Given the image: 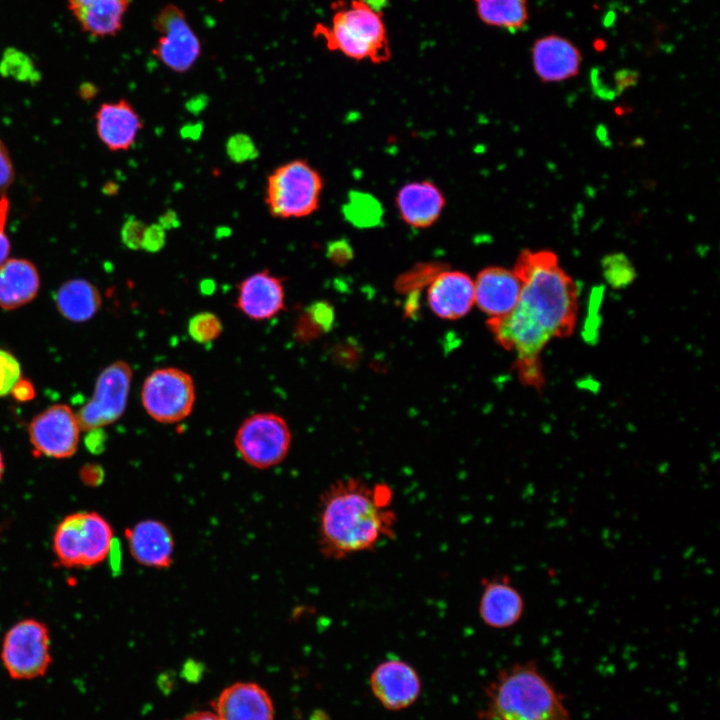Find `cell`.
<instances>
[{"label": "cell", "instance_id": "cb8c5ba5", "mask_svg": "<svg viewBox=\"0 0 720 720\" xmlns=\"http://www.w3.org/2000/svg\"><path fill=\"white\" fill-rule=\"evenodd\" d=\"M40 287L36 266L27 259H7L0 265V307L13 310L32 301Z\"/></svg>", "mask_w": 720, "mask_h": 720}, {"label": "cell", "instance_id": "3957f363", "mask_svg": "<svg viewBox=\"0 0 720 720\" xmlns=\"http://www.w3.org/2000/svg\"><path fill=\"white\" fill-rule=\"evenodd\" d=\"M484 698L479 720H572L564 697L534 660L500 670Z\"/></svg>", "mask_w": 720, "mask_h": 720}, {"label": "cell", "instance_id": "ba28073f", "mask_svg": "<svg viewBox=\"0 0 720 720\" xmlns=\"http://www.w3.org/2000/svg\"><path fill=\"white\" fill-rule=\"evenodd\" d=\"M292 442L290 428L283 417L261 412L247 417L234 437L235 448L249 466L265 470L287 457Z\"/></svg>", "mask_w": 720, "mask_h": 720}, {"label": "cell", "instance_id": "9c48e42d", "mask_svg": "<svg viewBox=\"0 0 720 720\" xmlns=\"http://www.w3.org/2000/svg\"><path fill=\"white\" fill-rule=\"evenodd\" d=\"M196 390L191 375L179 368H159L145 379L141 401L155 421L172 424L187 418L194 407Z\"/></svg>", "mask_w": 720, "mask_h": 720}, {"label": "cell", "instance_id": "b9f144b4", "mask_svg": "<svg viewBox=\"0 0 720 720\" xmlns=\"http://www.w3.org/2000/svg\"><path fill=\"white\" fill-rule=\"evenodd\" d=\"M3 226L0 224V265L7 260L10 253V241Z\"/></svg>", "mask_w": 720, "mask_h": 720}, {"label": "cell", "instance_id": "8fae6325", "mask_svg": "<svg viewBox=\"0 0 720 720\" xmlns=\"http://www.w3.org/2000/svg\"><path fill=\"white\" fill-rule=\"evenodd\" d=\"M132 376L130 365L120 360L102 370L97 378L93 396L76 414L81 430L103 428L123 415Z\"/></svg>", "mask_w": 720, "mask_h": 720}, {"label": "cell", "instance_id": "2e32d148", "mask_svg": "<svg viewBox=\"0 0 720 720\" xmlns=\"http://www.w3.org/2000/svg\"><path fill=\"white\" fill-rule=\"evenodd\" d=\"M220 720H274L269 692L256 682L238 681L225 687L213 703Z\"/></svg>", "mask_w": 720, "mask_h": 720}, {"label": "cell", "instance_id": "d6986e66", "mask_svg": "<svg viewBox=\"0 0 720 720\" xmlns=\"http://www.w3.org/2000/svg\"><path fill=\"white\" fill-rule=\"evenodd\" d=\"M581 60L579 49L562 36H544L532 47L535 73L544 82H559L576 76Z\"/></svg>", "mask_w": 720, "mask_h": 720}, {"label": "cell", "instance_id": "7402d4cb", "mask_svg": "<svg viewBox=\"0 0 720 720\" xmlns=\"http://www.w3.org/2000/svg\"><path fill=\"white\" fill-rule=\"evenodd\" d=\"M131 0H67L81 30L94 37H112L123 28Z\"/></svg>", "mask_w": 720, "mask_h": 720}, {"label": "cell", "instance_id": "8d00e7d4", "mask_svg": "<svg viewBox=\"0 0 720 720\" xmlns=\"http://www.w3.org/2000/svg\"><path fill=\"white\" fill-rule=\"evenodd\" d=\"M10 393L15 400L19 402H26L34 398L35 389L30 381L20 378L13 386Z\"/></svg>", "mask_w": 720, "mask_h": 720}, {"label": "cell", "instance_id": "52a82bcc", "mask_svg": "<svg viewBox=\"0 0 720 720\" xmlns=\"http://www.w3.org/2000/svg\"><path fill=\"white\" fill-rule=\"evenodd\" d=\"M50 632L35 619L14 624L4 635L0 658L8 676L16 681L43 677L52 664Z\"/></svg>", "mask_w": 720, "mask_h": 720}, {"label": "cell", "instance_id": "f6af8a7d", "mask_svg": "<svg viewBox=\"0 0 720 720\" xmlns=\"http://www.w3.org/2000/svg\"><path fill=\"white\" fill-rule=\"evenodd\" d=\"M202 125L197 124H188L181 129V136L183 138H189V139H198L201 136L202 133Z\"/></svg>", "mask_w": 720, "mask_h": 720}, {"label": "cell", "instance_id": "ee69618b", "mask_svg": "<svg viewBox=\"0 0 720 720\" xmlns=\"http://www.w3.org/2000/svg\"><path fill=\"white\" fill-rule=\"evenodd\" d=\"M182 720H220L216 713L208 710L194 711L186 716Z\"/></svg>", "mask_w": 720, "mask_h": 720}, {"label": "cell", "instance_id": "484cf974", "mask_svg": "<svg viewBox=\"0 0 720 720\" xmlns=\"http://www.w3.org/2000/svg\"><path fill=\"white\" fill-rule=\"evenodd\" d=\"M479 19L511 32L522 29L529 18L527 0H473Z\"/></svg>", "mask_w": 720, "mask_h": 720}, {"label": "cell", "instance_id": "4316f807", "mask_svg": "<svg viewBox=\"0 0 720 720\" xmlns=\"http://www.w3.org/2000/svg\"><path fill=\"white\" fill-rule=\"evenodd\" d=\"M333 322V310L323 301L312 303L299 316L294 328L297 340L308 341L327 331Z\"/></svg>", "mask_w": 720, "mask_h": 720}, {"label": "cell", "instance_id": "d4e9b609", "mask_svg": "<svg viewBox=\"0 0 720 720\" xmlns=\"http://www.w3.org/2000/svg\"><path fill=\"white\" fill-rule=\"evenodd\" d=\"M59 313L67 320L84 322L99 310L102 299L99 290L85 279L64 282L55 294Z\"/></svg>", "mask_w": 720, "mask_h": 720}, {"label": "cell", "instance_id": "836d02e7", "mask_svg": "<svg viewBox=\"0 0 720 720\" xmlns=\"http://www.w3.org/2000/svg\"><path fill=\"white\" fill-rule=\"evenodd\" d=\"M146 224L135 216H129L120 231L122 243L131 250L141 249Z\"/></svg>", "mask_w": 720, "mask_h": 720}, {"label": "cell", "instance_id": "603a6c76", "mask_svg": "<svg viewBox=\"0 0 720 720\" xmlns=\"http://www.w3.org/2000/svg\"><path fill=\"white\" fill-rule=\"evenodd\" d=\"M396 204L402 220L414 228H427L440 217L445 197L432 182L415 181L400 188Z\"/></svg>", "mask_w": 720, "mask_h": 720}, {"label": "cell", "instance_id": "4fadbf2b", "mask_svg": "<svg viewBox=\"0 0 720 720\" xmlns=\"http://www.w3.org/2000/svg\"><path fill=\"white\" fill-rule=\"evenodd\" d=\"M369 684L374 697L389 711L412 706L422 690L417 670L401 659L380 662L371 672Z\"/></svg>", "mask_w": 720, "mask_h": 720}, {"label": "cell", "instance_id": "1f68e13d", "mask_svg": "<svg viewBox=\"0 0 720 720\" xmlns=\"http://www.w3.org/2000/svg\"><path fill=\"white\" fill-rule=\"evenodd\" d=\"M226 152L236 163L254 160L258 156L256 144L249 135L243 133L234 134L227 140Z\"/></svg>", "mask_w": 720, "mask_h": 720}, {"label": "cell", "instance_id": "44dd1931", "mask_svg": "<svg viewBox=\"0 0 720 720\" xmlns=\"http://www.w3.org/2000/svg\"><path fill=\"white\" fill-rule=\"evenodd\" d=\"M96 131L101 142L111 151H126L134 144L142 121L125 100L102 103L95 113Z\"/></svg>", "mask_w": 720, "mask_h": 720}, {"label": "cell", "instance_id": "9a60e30c", "mask_svg": "<svg viewBox=\"0 0 720 720\" xmlns=\"http://www.w3.org/2000/svg\"><path fill=\"white\" fill-rule=\"evenodd\" d=\"M128 549L140 565L153 569L171 567L175 554V538L161 520L147 518L125 530Z\"/></svg>", "mask_w": 720, "mask_h": 720}, {"label": "cell", "instance_id": "ac0fdd59", "mask_svg": "<svg viewBox=\"0 0 720 720\" xmlns=\"http://www.w3.org/2000/svg\"><path fill=\"white\" fill-rule=\"evenodd\" d=\"M520 293V280L513 271L503 267H487L474 281V302L489 318L510 313L517 305Z\"/></svg>", "mask_w": 720, "mask_h": 720}, {"label": "cell", "instance_id": "7c38bea8", "mask_svg": "<svg viewBox=\"0 0 720 720\" xmlns=\"http://www.w3.org/2000/svg\"><path fill=\"white\" fill-rule=\"evenodd\" d=\"M80 426L76 414L66 404H55L37 416L28 426L34 449L47 457L63 459L74 455L79 443Z\"/></svg>", "mask_w": 720, "mask_h": 720}, {"label": "cell", "instance_id": "f35d334b", "mask_svg": "<svg viewBox=\"0 0 720 720\" xmlns=\"http://www.w3.org/2000/svg\"><path fill=\"white\" fill-rule=\"evenodd\" d=\"M103 469L95 464H88L83 467L81 477L87 484L97 485L103 479Z\"/></svg>", "mask_w": 720, "mask_h": 720}, {"label": "cell", "instance_id": "f546056e", "mask_svg": "<svg viewBox=\"0 0 720 720\" xmlns=\"http://www.w3.org/2000/svg\"><path fill=\"white\" fill-rule=\"evenodd\" d=\"M223 325L219 317L212 312H200L188 321V334L199 344H209L222 333Z\"/></svg>", "mask_w": 720, "mask_h": 720}, {"label": "cell", "instance_id": "7a4b0ae2", "mask_svg": "<svg viewBox=\"0 0 720 720\" xmlns=\"http://www.w3.org/2000/svg\"><path fill=\"white\" fill-rule=\"evenodd\" d=\"M513 272L521 282L515 309L547 330L552 338L573 334L578 312V288L550 250H523Z\"/></svg>", "mask_w": 720, "mask_h": 720}, {"label": "cell", "instance_id": "30bf717a", "mask_svg": "<svg viewBox=\"0 0 720 720\" xmlns=\"http://www.w3.org/2000/svg\"><path fill=\"white\" fill-rule=\"evenodd\" d=\"M158 37L153 55L177 73L187 72L201 54V43L185 12L177 5H164L153 22Z\"/></svg>", "mask_w": 720, "mask_h": 720}, {"label": "cell", "instance_id": "d6a6232c", "mask_svg": "<svg viewBox=\"0 0 720 720\" xmlns=\"http://www.w3.org/2000/svg\"><path fill=\"white\" fill-rule=\"evenodd\" d=\"M20 378L21 368L18 360L10 352L0 348V396L10 393Z\"/></svg>", "mask_w": 720, "mask_h": 720}, {"label": "cell", "instance_id": "5b68a950", "mask_svg": "<svg viewBox=\"0 0 720 720\" xmlns=\"http://www.w3.org/2000/svg\"><path fill=\"white\" fill-rule=\"evenodd\" d=\"M114 532L97 512H76L57 526L53 550L65 567H91L103 562L112 549Z\"/></svg>", "mask_w": 720, "mask_h": 720}, {"label": "cell", "instance_id": "ab89813d", "mask_svg": "<svg viewBox=\"0 0 720 720\" xmlns=\"http://www.w3.org/2000/svg\"><path fill=\"white\" fill-rule=\"evenodd\" d=\"M158 224L167 230L178 227L180 225V221L177 213L174 210L168 209L160 215Z\"/></svg>", "mask_w": 720, "mask_h": 720}, {"label": "cell", "instance_id": "f1b7e54d", "mask_svg": "<svg viewBox=\"0 0 720 720\" xmlns=\"http://www.w3.org/2000/svg\"><path fill=\"white\" fill-rule=\"evenodd\" d=\"M344 213L354 225L368 227L378 223L382 209L376 199L370 195L352 193L345 205Z\"/></svg>", "mask_w": 720, "mask_h": 720}, {"label": "cell", "instance_id": "e575fe53", "mask_svg": "<svg viewBox=\"0 0 720 720\" xmlns=\"http://www.w3.org/2000/svg\"><path fill=\"white\" fill-rule=\"evenodd\" d=\"M165 243L166 232L162 226L158 223L146 226L141 242V249L149 253H156L165 246Z\"/></svg>", "mask_w": 720, "mask_h": 720}, {"label": "cell", "instance_id": "7dc6e473", "mask_svg": "<svg viewBox=\"0 0 720 720\" xmlns=\"http://www.w3.org/2000/svg\"><path fill=\"white\" fill-rule=\"evenodd\" d=\"M214 283L211 280H205L201 283V290L205 294H210L212 291H214Z\"/></svg>", "mask_w": 720, "mask_h": 720}, {"label": "cell", "instance_id": "277c9868", "mask_svg": "<svg viewBox=\"0 0 720 720\" xmlns=\"http://www.w3.org/2000/svg\"><path fill=\"white\" fill-rule=\"evenodd\" d=\"M387 0H336L330 25L317 24L319 36L331 51L348 58L383 63L391 58L383 8Z\"/></svg>", "mask_w": 720, "mask_h": 720}, {"label": "cell", "instance_id": "74e56055", "mask_svg": "<svg viewBox=\"0 0 720 720\" xmlns=\"http://www.w3.org/2000/svg\"><path fill=\"white\" fill-rule=\"evenodd\" d=\"M88 434L85 438V444L87 449L93 453H99L104 449L106 441V435L102 428H95L87 431Z\"/></svg>", "mask_w": 720, "mask_h": 720}, {"label": "cell", "instance_id": "8992f818", "mask_svg": "<svg viewBox=\"0 0 720 720\" xmlns=\"http://www.w3.org/2000/svg\"><path fill=\"white\" fill-rule=\"evenodd\" d=\"M323 188L319 172L296 159L277 167L267 178L265 202L272 216L301 218L317 210Z\"/></svg>", "mask_w": 720, "mask_h": 720}, {"label": "cell", "instance_id": "4dcf8cb0", "mask_svg": "<svg viewBox=\"0 0 720 720\" xmlns=\"http://www.w3.org/2000/svg\"><path fill=\"white\" fill-rule=\"evenodd\" d=\"M602 268L606 280L615 287L625 286L635 277L634 267L623 253H613L604 257Z\"/></svg>", "mask_w": 720, "mask_h": 720}, {"label": "cell", "instance_id": "60d3db41", "mask_svg": "<svg viewBox=\"0 0 720 720\" xmlns=\"http://www.w3.org/2000/svg\"><path fill=\"white\" fill-rule=\"evenodd\" d=\"M347 251H350L349 248L344 247V243L342 242H334L331 243L328 247V256L334 260L335 262L343 261L346 255Z\"/></svg>", "mask_w": 720, "mask_h": 720}, {"label": "cell", "instance_id": "d590c367", "mask_svg": "<svg viewBox=\"0 0 720 720\" xmlns=\"http://www.w3.org/2000/svg\"><path fill=\"white\" fill-rule=\"evenodd\" d=\"M14 175V168L8 149L0 139V195L11 186Z\"/></svg>", "mask_w": 720, "mask_h": 720}, {"label": "cell", "instance_id": "ffe728a7", "mask_svg": "<svg viewBox=\"0 0 720 720\" xmlns=\"http://www.w3.org/2000/svg\"><path fill=\"white\" fill-rule=\"evenodd\" d=\"M427 298L430 308L440 318H461L474 304V281L460 271H440L431 280Z\"/></svg>", "mask_w": 720, "mask_h": 720}, {"label": "cell", "instance_id": "c3c4849f", "mask_svg": "<svg viewBox=\"0 0 720 720\" xmlns=\"http://www.w3.org/2000/svg\"><path fill=\"white\" fill-rule=\"evenodd\" d=\"M3 470H4V461H3L2 453H1V451H0V479H1V477H2Z\"/></svg>", "mask_w": 720, "mask_h": 720}, {"label": "cell", "instance_id": "5bb4252c", "mask_svg": "<svg viewBox=\"0 0 720 720\" xmlns=\"http://www.w3.org/2000/svg\"><path fill=\"white\" fill-rule=\"evenodd\" d=\"M481 584L478 614L486 626L503 630L521 621L526 609L525 599L509 575L484 578Z\"/></svg>", "mask_w": 720, "mask_h": 720}, {"label": "cell", "instance_id": "6da1fadb", "mask_svg": "<svg viewBox=\"0 0 720 720\" xmlns=\"http://www.w3.org/2000/svg\"><path fill=\"white\" fill-rule=\"evenodd\" d=\"M393 491L385 483L369 485L348 477L331 483L317 508V545L323 557L343 560L373 551L396 535Z\"/></svg>", "mask_w": 720, "mask_h": 720}, {"label": "cell", "instance_id": "83f0119b", "mask_svg": "<svg viewBox=\"0 0 720 720\" xmlns=\"http://www.w3.org/2000/svg\"><path fill=\"white\" fill-rule=\"evenodd\" d=\"M0 74L19 82L35 84L40 81V71L32 58L23 51L9 47L0 60Z\"/></svg>", "mask_w": 720, "mask_h": 720}, {"label": "cell", "instance_id": "7bdbcfd3", "mask_svg": "<svg viewBox=\"0 0 720 720\" xmlns=\"http://www.w3.org/2000/svg\"><path fill=\"white\" fill-rule=\"evenodd\" d=\"M207 105V98L205 96H197L191 98L186 103V108L190 113L197 114L201 112Z\"/></svg>", "mask_w": 720, "mask_h": 720}, {"label": "cell", "instance_id": "bcb514c9", "mask_svg": "<svg viewBox=\"0 0 720 720\" xmlns=\"http://www.w3.org/2000/svg\"><path fill=\"white\" fill-rule=\"evenodd\" d=\"M96 95V87L90 83H85L80 87V96L84 99H92Z\"/></svg>", "mask_w": 720, "mask_h": 720}, {"label": "cell", "instance_id": "e0dca14e", "mask_svg": "<svg viewBox=\"0 0 720 720\" xmlns=\"http://www.w3.org/2000/svg\"><path fill=\"white\" fill-rule=\"evenodd\" d=\"M236 308L254 321L275 317L285 308L283 280L268 270L243 279L237 287Z\"/></svg>", "mask_w": 720, "mask_h": 720}]
</instances>
